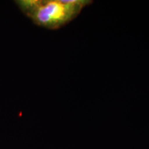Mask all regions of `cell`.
<instances>
[{
  "label": "cell",
  "instance_id": "obj_1",
  "mask_svg": "<svg viewBox=\"0 0 149 149\" xmlns=\"http://www.w3.org/2000/svg\"><path fill=\"white\" fill-rule=\"evenodd\" d=\"M92 2L89 0H39L26 15L37 26L58 29L74 19L85 6Z\"/></svg>",
  "mask_w": 149,
  "mask_h": 149
}]
</instances>
